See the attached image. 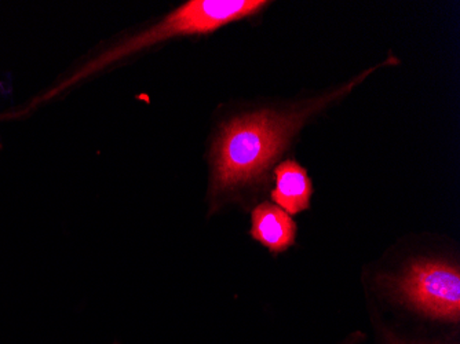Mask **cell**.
Listing matches in <instances>:
<instances>
[{"mask_svg":"<svg viewBox=\"0 0 460 344\" xmlns=\"http://www.w3.org/2000/svg\"><path fill=\"white\" fill-rule=\"evenodd\" d=\"M319 103L302 112L260 110L227 123L214 145V198L257 182L276 162L305 119L319 110Z\"/></svg>","mask_w":460,"mask_h":344,"instance_id":"cell-1","label":"cell"},{"mask_svg":"<svg viewBox=\"0 0 460 344\" xmlns=\"http://www.w3.org/2000/svg\"><path fill=\"white\" fill-rule=\"evenodd\" d=\"M108 344H121L120 341H112V343H108Z\"/></svg>","mask_w":460,"mask_h":344,"instance_id":"cell-6","label":"cell"},{"mask_svg":"<svg viewBox=\"0 0 460 344\" xmlns=\"http://www.w3.org/2000/svg\"><path fill=\"white\" fill-rule=\"evenodd\" d=\"M296 222L276 204H260L251 214V237L271 253L284 252L296 245Z\"/></svg>","mask_w":460,"mask_h":344,"instance_id":"cell-4","label":"cell"},{"mask_svg":"<svg viewBox=\"0 0 460 344\" xmlns=\"http://www.w3.org/2000/svg\"><path fill=\"white\" fill-rule=\"evenodd\" d=\"M276 188L271 200L288 215L301 214L310 208L312 180L296 160H286L275 170Z\"/></svg>","mask_w":460,"mask_h":344,"instance_id":"cell-5","label":"cell"},{"mask_svg":"<svg viewBox=\"0 0 460 344\" xmlns=\"http://www.w3.org/2000/svg\"><path fill=\"white\" fill-rule=\"evenodd\" d=\"M268 4L269 2L265 0H192L188 2L172 13L169 17L164 18L156 27L136 36L119 48L113 49L112 51L98 57L95 61L87 64L75 76L68 79V82L59 85L53 94L128 54L137 53L142 49L156 45L159 41L167 40L174 36L203 35V33L214 32L230 22L258 14Z\"/></svg>","mask_w":460,"mask_h":344,"instance_id":"cell-2","label":"cell"},{"mask_svg":"<svg viewBox=\"0 0 460 344\" xmlns=\"http://www.w3.org/2000/svg\"><path fill=\"white\" fill-rule=\"evenodd\" d=\"M402 304L426 317L457 324L460 318V271L443 260H415L390 281Z\"/></svg>","mask_w":460,"mask_h":344,"instance_id":"cell-3","label":"cell"}]
</instances>
